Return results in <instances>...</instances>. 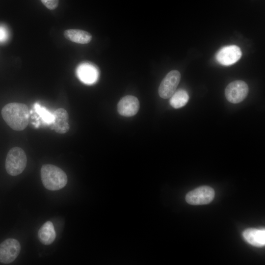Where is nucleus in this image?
I'll return each mask as SVG.
<instances>
[{
  "label": "nucleus",
  "instance_id": "1",
  "mask_svg": "<svg viewBox=\"0 0 265 265\" xmlns=\"http://www.w3.org/2000/svg\"><path fill=\"white\" fill-rule=\"evenodd\" d=\"M1 115L6 124L13 130L21 131L27 126L29 120V110L24 104L11 103L1 109Z\"/></svg>",
  "mask_w": 265,
  "mask_h": 265
},
{
  "label": "nucleus",
  "instance_id": "2",
  "mask_svg": "<svg viewBox=\"0 0 265 265\" xmlns=\"http://www.w3.org/2000/svg\"><path fill=\"white\" fill-rule=\"evenodd\" d=\"M41 178L44 187L50 190H57L62 188L68 181L65 172L52 164H44L42 166Z\"/></svg>",
  "mask_w": 265,
  "mask_h": 265
},
{
  "label": "nucleus",
  "instance_id": "3",
  "mask_svg": "<svg viewBox=\"0 0 265 265\" xmlns=\"http://www.w3.org/2000/svg\"><path fill=\"white\" fill-rule=\"evenodd\" d=\"M26 161V153L21 148H12L8 152L5 160L6 172L12 176L20 174L25 170Z\"/></svg>",
  "mask_w": 265,
  "mask_h": 265
},
{
  "label": "nucleus",
  "instance_id": "4",
  "mask_svg": "<svg viewBox=\"0 0 265 265\" xmlns=\"http://www.w3.org/2000/svg\"><path fill=\"white\" fill-rule=\"evenodd\" d=\"M214 195L212 188L209 186H201L188 192L186 196V200L190 205L207 204L213 200Z\"/></svg>",
  "mask_w": 265,
  "mask_h": 265
},
{
  "label": "nucleus",
  "instance_id": "5",
  "mask_svg": "<svg viewBox=\"0 0 265 265\" xmlns=\"http://www.w3.org/2000/svg\"><path fill=\"white\" fill-rule=\"evenodd\" d=\"M248 86L246 83L240 80L230 83L225 90L227 100L233 104L242 102L247 96Z\"/></svg>",
  "mask_w": 265,
  "mask_h": 265
},
{
  "label": "nucleus",
  "instance_id": "6",
  "mask_svg": "<svg viewBox=\"0 0 265 265\" xmlns=\"http://www.w3.org/2000/svg\"><path fill=\"white\" fill-rule=\"evenodd\" d=\"M181 80V74L177 70L169 72L161 81L159 87V94L163 99L170 98L176 91Z\"/></svg>",
  "mask_w": 265,
  "mask_h": 265
},
{
  "label": "nucleus",
  "instance_id": "7",
  "mask_svg": "<svg viewBox=\"0 0 265 265\" xmlns=\"http://www.w3.org/2000/svg\"><path fill=\"white\" fill-rule=\"evenodd\" d=\"M21 251L19 242L14 238H7L0 244V262L9 264L13 262Z\"/></svg>",
  "mask_w": 265,
  "mask_h": 265
},
{
  "label": "nucleus",
  "instance_id": "8",
  "mask_svg": "<svg viewBox=\"0 0 265 265\" xmlns=\"http://www.w3.org/2000/svg\"><path fill=\"white\" fill-rule=\"evenodd\" d=\"M240 49L236 45L223 47L217 53L215 58L220 64L229 66L237 62L241 57Z\"/></svg>",
  "mask_w": 265,
  "mask_h": 265
},
{
  "label": "nucleus",
  "instance_id": "9",
  "mask_svg": "<svg viewBox=\"0 0 265 265\" xmlns=\"http://www.w3.org/2000/svg\"><path fill=\"white\" fill-rule=\"evenodd\" d=\"M140 107L138 99L132 95L123 97L117 105L118 113L124 116L131 117L135 115Z\"/></svg>",
  "mask_w": 265,
  "mask_h": 265
},
{
  "label": "nucleus",
  "instance_id": "10",
  "mask_svg": "<svg viewBox=\"0 0 265 265\" xmlns=\"http://www.w3.org/2000/svg\"><path fill=\"white\" fill-rule=\"evenodd\" d=\"M77 74L79 79L87 84L95 83L99 75L97 69L89 63L80 64L77 68Z\"/></svg>",
  "mask_w": 265,
  "mask_h": 265
},
{
  "label": "nucleus",
  "instance_id": "11",
  "mask_svg": "<svg viewBox=\"0 0 265 265\" xmlns=\"http://www.w3.org/2000/svg\"><path fill=\"white\" fill-rule=\"evenodd\" d=\"M53 120L52 123L53 129L58 133H66L70 129L69 115L64 108H59L53 113Z\"/></svg>",
  "mask_w": 265,
  "mask_h": 265
},
{
  "label": "nucleus",
  "instance_id": "12",
  "mask_svg": "<svg viewBox=\"0 0 265 265\" xmlns=\"http://www.w3.org/2000/svg\"><path fill=\"white\" fill-rule=\"evenodd\" d=\"M244 238L250 244L256 247H262L265 245V229L248 228L242 233Z\"/></svg>",
  "mask_w": 265,
  "mask_h": 265
},
{
  "label": "nucleus",
  "instance_id": "13",
  "mask_svg": "<svg viewBox=\"0 0 265 265\" xmlns=\"http://www.w3.org/2000/svg\"><path fill=\"white\" fill-rule=\"evenodd\" d=\"M56 233L53 225L51 221L45 222L38 232V238L40 241L44 245H50L54 240Z\"/></svg>",
  "mask_w": 265,
  "mask_h": 265
},
{
  "label": "nucleus",
  "instance_id": "14",
  "mask_svg": "<svg viewBox=\"0 0 265 265\" xmlns=\"http://www.w3.org/2000/svg\"><path fill=\"white\" fill-rule=\"evenodd\" d=\"M64 35L69 40L80 44H87L92 40L91 34L85 30L70 29L64 31Z\"/></svg>",
  "mask_w": 265,
  "mask_h": 265
},
{
  "label": "nucleus",
  "instance_id": "15",
  "mask_svg": "<svg viewBox=\"0 0 265 265\" xmlns=\"http://www.w3.org/2000/svg\"><path fill=\"white\" fill-rule=\"evenodd\" d=\"M170 97V104L175 108H179L185 106L189 100L187 92L184 89L178 90Z\"/></svg>",
  "mask_w": 265,
  "mask_h": 265
},
{
  "label": "nucleus",
  "instance_id": "16",
  "mask_svg": "<svg viewBox=\"0 0 265 265\" xmlns=\"http://www.w3.org/2000/svg\"><path fill=\"white\" fill-rule=\"evenodd\" d=\"M34 107L36 111L45 123L49 124L53 123V113H51L45 108L41 106L38 104H36Z\"/></svg>",
  "mask_w": 265,
  "mask_h": 265
},
{
  "label": "nucleus",
  "instance_id": "17",
  "mask_svg": "<svg viewBox=\"0 0 265 265\" xmlns=\"http://www.w3.org/2000/svg\"><path fill=\"white\" fill-rule=\"evenodd\" d=\"M43 4L48 9L53 10L58 4V0H41Z\"/></svg>",
  "mask_w": 265,
  "mask_h": 265
},
{
  "label": "nucleus",
  "instance_id": "18",
  "mask_svg": "<svg viewBox=\"0 0 265 265\" xmlns=\"http://www.w3.org/2000/svg\"><path fill=\"white\" fill-rule=\"evenodd\" d=\"M7 38V33L6 29L0 26V42H3L6 40Z\"/></svg>",
  "mask_w": 265,
  "mask_h": 265
}]
</instances>
